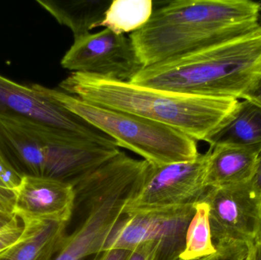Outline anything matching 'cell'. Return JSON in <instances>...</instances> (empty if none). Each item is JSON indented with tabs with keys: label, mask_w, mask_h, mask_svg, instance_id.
Instances as JSON below:
<instances>
[{
	"label": "cell",
	"mask_w": 261,
	"mask_h": 260,
	"mask_svg": "<svg viewBox=\"0 0 261 260\" xmlns=\"http://www.w3.org/2000/svg\"><path fill=\"white\" fill-rule=\"evenodd\" d=\"M261 2L175 0L153 11L129 38L144 67L199 51L260 25Z\"/></svg>",
	"instance_id": "obj_1"
},
{
	"label": "cell",
	"mask_w": 261,
	"mask_h": 260,
	"mask_svg": "<svg viewBox=\"0 0 261 260\" xmlns=\"http://www.w3.org/2000/svg\"><path fill=\"white\" fill-rule=\"evenodd\" d=\"M61 91L93 105L136 114L208 141L239 99L180 94L93 75L72 73Z\"/></svg>",
	"instance_id": "obj_2"
},
{
	"label": "cell",
	"mask_w": 261,
	"mask_h": 260,
	"mask_svg": "<svg viewBox=\"0 0 261 260\" xmlns=\"http://www.w3.org/2000/svg\"><path fill=\"white\" fill-rule=\"evenodd\" d=\"M261 76V24L246 35L143 67L130 83L180 94L239 99Z\"/></svg>",
	"instance_id": "obj_3"
},
{
	"label": "cell",
	"mask_w": 261,
	"mask_h": 260,
	"mask_svg": "<svg viewBox=\"0 0 261 260\" xmlns=\"http://www.w3.org/2000/svg\"><path fill=\"white\" fill-rule=\"evenodd\" d=\"M116 154L113 147L90 143L24 118L0 114V154L21 177L72 183Z\"/></svg>",
	"instance_id": "obj_4"
},
{
	"label": "cell",
	"mask_w": 261,
	"mask_h": 260,
	"mask_svg": "<svg viewBox=\"0 0 261 260\" xmlns=\"http://www.w3.org/2000/svg\"><path fill=\"white\" fill-rule=\"evenodd\" d=\"M147 166L144 160L121 152L75 180L72 185L76 206L85 208L86 216L77 228L67 235L51 260H84L102 252L109 235L123 217L128 195Z\"/></svg>",
	"instance_id": "obj_5"
},
{
	"label": "cell",
	"mask_w": 261,
	"mask_h": 260,
	"mask_svg": "<svg viewBox=\"0 0 261 260\" xmlns=\"http://www.w3.org/2000/svg\"><path fill=\"white\" fill-rule=\"evenodd\" d=\"M32 87L111 137L119 148L129 150L150 164L190 161L199 156L196 140L171 127L136 114L98 106L61 90L38 84Z\"/></svg>",
	"instance_id": "obj_6"
},
{
	"label": "cell",
	"mask_w": 261,
	"mask_h": 260,
	"mask_svg": "<svg viewBox=\"0 0 261 260\" xmlns=\"http://www.w3.org/2000/svg\"><path fill=\"white\" fill-rule=\"evenodd\" d=\"M210 151L194 160L170 164L151 165L135 184L127 198L124 215L182 207L201 201L205 185Z\"/></svg>",
	"instance_id": "obj_7"
},
{
	"label": "cell",
	"mask_w": 261,
	"mask_h": 260,
	"mask_svg": "<svg viewBox=\"0 0 261 260\" xmlns=\"http://www.w3.org/2000/svg\"><path fill=\"white\" fill-rule=\"evenodd\" d=\"M61 64L73 73L123 82H130L144 67L129 37L108 28L75 39Z\"/></svg>",
	"instance_id": "obj_8"
},
{
	"label": "cell",
	"mask_w": 261,
	"mask_h": 260,
	"mask_svg": "<svg viewBox=\"0 0 261 260\" xmlns=\"http://www.w3.org/2000/svg\"><path fill=\"white\" fill-rule=\"evenodd\" d=\"M202 201L210 209L215 244L242 243L250 247L261 236V196L251 182L208 188Z\"/></svg>",
	"instance_id": "obj_9"
},
{
	"label": "cell",
	"mask_w": 261,
	"mask_h": 260,
	"mask_svg": "<svg viewBox=\"0 0 261 260\" xmlns=\"http://www.w3.org/2000/svg\"><path fill=\"white\" fill-rule=\"evenodd\" d=\"M0 114L24 118L90 143L117 146L111 137L56 102L44 97L32 86L20 85L1 75Z\"/></svg>",
	"instance_id": "obj_10"
},
{
	"label": "cell",
	"mask_w": 261,
	"mask_h": 260,
	"mask_svg": "<svg viewBox=\"0 0 261 260\" xmlns=\"http://www.w3.org/2000/svg\"><path fill=\"white\" fill-rule=\"evenodd\" d=\"M76 207L73 185L46 177L24 176L15 189L14 213L21 221L67 223Z\"/></svg>",
	"instance_id": "obj_11"
},
{
	"label": "cell",
	"mask_w": 261,
	"mask_h": 260,
	"mask_svg": "<svg viewBox=\"0 0 261 260\" xmlns=\"http://www.w3.org/2000/svg\"><path fill=\"white\" fill-rule=\"evenodd\" d=\"M24 232L7 248L0 252V260H51L67 237V223L53 221H21Z\"/></svg>",
	"instance_id": "obj_12"
},
{
	"label": "cell",
	"mask_w": 261,
	"mask_h": 260,
	"mask_svg": "<svg viewBox=\"0 0 261 260\" xmlns=\"http://www.w3.org/2000/svg\"><path fill=\"white\" fill-rule=\"evenodd\" d=\"M205 185L207 188L249 183L255 172L261 145L210 147Z\"/></svg>",
	"instance_id": "obj_13"
},
{
	"label": "cell",
	"mask_w": 261,
	"mask_h": 260,
	"mask_svg": "<svg viewBox=\"0 0 261 260\" xmlns=\"http://www.w3.org/2000/svg\"><path fill=\"white\" fill-rule=\"evenodd\" d=\"M207 143L212 148L261 145V107L245 99L239 101Z\"/></svg>",
	"instance_id": "obj_14"
},
{
	"label": "cell",
	"mask_w": 261,
	"mask_h": 260,
	"mask_svg": "<svg viewBox=\"0 0 261 260\" xmlns=\"http://www.w3.org/2000/svg\"><path fill=\"white\" fill-rule=\"evenodd\" d=\"M194 205L153 212L152 241L156 250L153 260H179L186 245L189 224L195 214Z\"/></svg>",
	"instance_id": "obj_15"
},
{
	"label": "cell",
	"mask_w": 261,
	"mask_h": 260,
	"mask_svg": "<svg viewBox=\"0 0 261 260\" xmlns=\"http://www.w3.org/2000/svg\"><path fill=\"white\" fill-rule=\"evenodd\" d=\"M111 0H37L59 24L73 32L74 40L98 27L105 18Z\"/></svg>",
	"instance_id": "obj_16"
},
{
	"label": "cell",
	"mask_w": 261,
	"mask_h": 260,
	"mask_svg": "<svg viewBox=\"0 0 261 260\" xmlns=\"http://www.w3.org/2000/svg\"><path fill=\"white\" fill-rule=\"evenodd\" d=\"M153 212H136L123 215L109 235L103 250L133 251L141 244L152 241Z\"/></svg>",
	"instance_id": "obj_17"
},
{
	"label": "cell",
	"mask_w": 261,
	"mask_h": 260,
	"mask_svg": "<svg viewBox=\"0 0 261 260\" xmlns=\"http://www.w3.org/2000/svg\"><path fill=\"white\" fill-rule=\"evenodd\" d=\"M153 11L151 0H113L99 27L118 35L132 34L149 21Z\"/></svg>",
	"instance_id": "obj_18"
},
{
	"label": "cell",
	"mask_w": 261,
	"mask_h": 260,
	"mask_svg": "<svg viewBox=\"0 0 261 260\" xmlns=\"http://www.w3.org/2000/svg\"><path fill=\"white\" fill-rule=\"evenodd\" d=\"M194 207L195 214L187 229L185 248L179 260L199 259L217 252L212 236L208 205L201 200Z\"/></svg>",
	"instance_id": "obj_19"
},
{
	"label": "cell",
	"mask_w": 261,
	"mask_h": 260,
	"mask_svg": "<svg viewBox=\"0 0 261 260\" xmlns=\"http://www.w3.org/2000/svg\"><path fill=\"white\" fill-rule=\"evenodd\" d=\"M217 252L206 257L196 260H245L248 257L249 246L242 243H222L215 244Z\"/></svg>",
	"instance_id": "obj_20"
},
{
	"label": "cell",
	"mask_w": 261,
	"mask_h": 260,
	"mask_svg": "<svg viewBox=\"0 0 261 260\" xmlns=\"http://www.w3.org/2000/svg\"><path fill=\"white\" fill-rule=\"evenodd\" d=\"M24 232V224L18 217H15L12 222L0 229V252L15 243Z\"/></svg>",
	"instance_id": "obj_21"
},
{
	"label": "cell",
	"mask_w": 261,
	"mask_h": 260,
	"mask_svg": "<svg viewBox=\"0 0 261 260\" xmlns=\"http://www.w3.org/2000/svg\"><path fill=\"white\" fill-rule=\"evenodd\" d=\"M22 177L17 174L0 154V182L4 187L15 189L18 187Z\"/></svg>",
	"instance_id": "obj_22"
},
{
	"label": "cell",
	"mask_w": 261,
	"mask_h": 260,
	"mask_svg": "<svg viewBox=\"0 0 261 260\" xmlns=\"http://www.w3.org/2000/svg\"><path fill=\"white\" fill-rule=\"evenodd\" d=\"M15 190L0 186V212L15 215Z\"/></svg>",
	"instance_id": "obj_23"
},
{
	"label": "cell",
	"mask_w": 261,
	"mask_h": 260,
	"mask_svg": "<svg viewBox=\"0 0 261 260\" xmlns=\"http://www.w3.org/2000/svg\"><path fill=\"white\" fill-rule=\"evenodd\" d=\"M156 250V244L154 241L144 243L132 252L128 260H153Z\"/></svg>",
	"instance_id": "obj_24"
},
{
	"label": "cell",
	"mask_w": 261,
	"mask_h": 260,
	"mask_svg": "<svg viewBox=\"0 0 261 260\" xmlns=\"http://www.w3.org/2000/svg\"><path fill=\"white\" fill-rule=\"evenodd\" d=\"M241 99L250 101L261 107V76L248 87Z\"/></svg>",
	"instance_id": "obj_25"
},
{
	"label": "cell",
	"mask_w": 261,
	"mask_h": 260,
	"mask_svg": "<svg viewBox=\"0 0 261 260\" xmlns=\"http://www.w3.org/2000/svg\"><path fill=\"white\" fill-rule=\"evenodd\" d=\"M132 251L125 250H109L95 255L93 260H128Z\"/></svg>",
	"instance_id": "obj_26"
},
{
	"label": "cell",
	"mask_w": 261,
	"mask_h": 260,
	"mask_svg": "<svg viewBox=\"0 0 261 260\" xmlns=\"http://www.w3.org/2000/svg\"><path fill=\"white\" fill-rule=\"evenodd\" d=\"M251 183L254 192L259 196H261V151L257 157L255 172Z\"/></svg>",
	"instance_id": "obj_27"
},
{
	"label": "cell",
	"mask_w": 261,
	"mask_h": 260,
	"mask_svg": "<svg viewBox=\"0 0 261 260\" xmlns=\"http://www.w3.org/2000/svg\"><path fill=\"white\" fill-rule=\"evenodd\" d=\"M248 260H261V236L250 246Z\"/></svg>",
	"instance_id": "obj_28"
},
{
	"label": "cell",
	"mask_w": 261,
	"mask_h": 260,
	"mask_svg": "<svg viewBox=\"0 0 261 260\" xmlns=\"http://www.w3.org/2000/svg\"><path fill=\"white\" fill-rule=\"evenodd\" d=\"M16 217L15 215L4 213L0 212V229L3 228L6 225L12 222V220Z\"/></svg>",
	"instance_id": "obj_29"
},
{
	"label": "cell",
	"mask_w": 261,
	"mask_h": 260,
	"mask_svg": "<svg viewBox=\"0 0 261 260\" xmlns=\"http://www.w3.org/2000/svg\"><path fill=\"white\" fill-rule=\"evenodd\" d=\"M245 260H248V257H247V259H245Z\"/></svg>",
	"instance_id": "obj_30"
}]
</instances>
